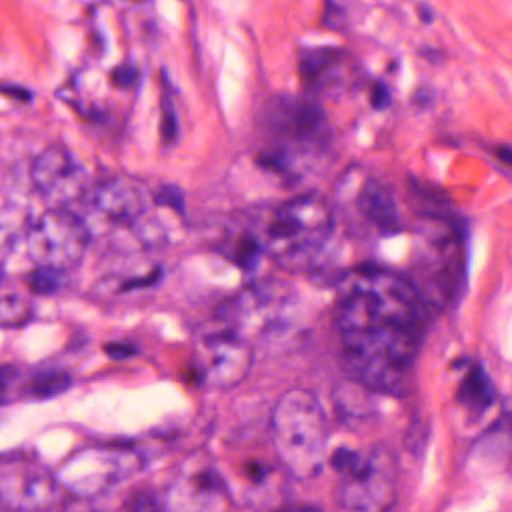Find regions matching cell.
I'll use <instances>...</instances> for the list:
<instances>
[{"label": "cell", "mask_w": 512, "mask_h": 512, "mask_svg": "<svg viewBox=\"0 0 512 512\" xmlns=\"http://www.w3.org/2000/svg\"><path fill=\"white\" fill-rule=\"evenodd\" d=\"M154 202L157 206H167L172 208L178 214L184 215L185 202L184 194L175 185H163L157 193L154 194Z\"/></svg>", "instance_id": "cell-21"}, {"label": "cell", "mask_w": 512, "mask_h": 512, "mask_svg": "<svg viewBox=\"0 0 512 512\" xmlns=\"http://www.w3.org/2000/svg\"><path fill=\"white\" fill-rule=\"evenodd\" d=\"M104 352L109 358L116 361H124V359L133 358L137 355V347L130 343H109L104 346Z\"/></svg>", "instance_id": "cell-25"}, {"label": "cell", "mask_w": 512, "mask_h": 512, "mask_svg": "<svg viewBox=\"0 0 512 512\" xmlns=\"http://www.w3.org/2000/svg\"><path fill=\"white\" fill-rule=\"evenodd\" d=\"M137 68L134 65L124 64L112 71L113 85L118 88H131L136 83Z\"/></svg>", "instance_id": "cell-24"}, {"label": "cell", "mask_w": 512, "mask_h": 512, "mask_svg": "<svg viewBox=\"0 0 512 512\" xmlns=\"http://www.w3.org/2000/svg\"><path fill=\"white\" fill-rule=\"evenodd\" d=\"M263 125L271 137L266 148L283 155L293 173L298 160L322 155L332 139V128L322 104L308 95L272 98L265 107Z\"/></svg>", "instance_id": "cell-4"}, {"label": "cell", "mask_w": 512, "mask_h": 512, "mask_svg": "<svg viewBox=\"0 0 512 512\" xmlns=\"http://www.w3.org/2000/svg\"><path fill=\"white\" fill-rule=\"evenodd\" d=\"M122 512H160L157 500L149 491H137L125 502Z\"/></svg>", "instance_id": "cell-23"}, {"label": "cell", "mask_w": 512, "mask_h": 512, "mask_svg": "<svg viewBox=\"0 0 512 512\" xmlns=\"http://www.w3.org/2000/svg\"><path fill=\"white\" fill-rule=\"evenodd\" d=\"M34 307L22 296H0V328H20L31 322Z\"/></svg>", "instance_id": "cell-18"}, {"label": "cell", "mask_w": 512, "mask_h": 512, "mask_svg": "<svg viewBox=\"0 0 512 512\" xmlns=\"http://www.w3.org/2000/svg\"><path fill=\"white\" fill-rule=\"evenodd\" d=\"M0 92H4L5 95H10V97L19 98V100H31V92L28 89L20 88V86H0Z\"/></svg>", "instance_id": "cell-28"}, {"label": "cell", "mask_w": 512, "mask_h": 512, "mask_svg": "<svg viewBox=\"0 0 512 512\" xmlns=\"http://www.w3.org/2000/svg\"><path fill=\"white\" fill-rule=\"evenodd\" d=\"M61 493L58 479L38 463H0V502L20 512H37L55 505Z\"/></svg>", "instance_id": "cell-9"}, {"label": "cell", "mask_w": 512, "mask_h": 512, "mask_svg": "<svg viewBox=\"0 0 512 512\" xmlns=\"http://www.w3.org/2000/svg\"><path fill=\"white\" fill-rule=\"evenodd\" d=\"M178 118H176L175 107L167 95L163 98V137L167 145H172L178 139Z\"/></svg>", "instance_id": "cell-22"}, {"label": "cell", "mask_w": 512, "mask_h": 512, "mask_svg": "<svg viewBox=\"0 0 512 512\" xmlns=\"http://www.w3.org/2000/svg\"><path fill=\"white\" fill-rule=\"evenodd\" d=\"M62 272L53 271L47 268H35L25 277L29 290L35 295L47 296L53 295L62 289Z\"/></svg>", "instance_id": "cell-20"}, {"label": "cell", "mask_w": 512, "mask_h": 512, "mask_svg": "<svg viewBox=\"0 0 512 512\" xmlns=\"http://www.w3.org/2000/svg\"><path fill=\"white\" fill-rule=\"evenodd\" d=\"M17 377V370L11 365L0 367V397L7 392V389L13 385Z\"/></svg>", "instance_id": "cell-27"}, {"label": "cell", "mask_w": 512, "mask_h": 512, "mask_svg": "<svg viewBox=\"0 0 512 512\" xmlns=\"http://www.w3.org/2000/svg\"><path fill=\"white\" fill-rule=\"evenodd\" d=\"M169 512H232L233 496L224 476L211 466L182 473L167 491Z\"/></svg>", "instance_id": "cell-11"}, {"label": "cell", "mask_w": 512, "mask_h": 512, "mask_svg": "<svg viewBox=\"0 0 512 512\" xmlns=\"http://www.w3.org/2000/svg\"><path fill=\"white\" fill-rule=\"evenodd\" d=\"M431 314L409 277L376 265L346 272L338 283L334 323L347 376L368 391L412 394Z\"/></svg>", "instance_id": "cell-1"}, {"label": "cell", "mask_w": 512, "mask_h": 512, "mask_svg": "<svg viewBox=\"0 0 512 512\" xmlns=\"http://www.w3.org/2000/svg\"><path fill=\"white\" fill-rule=\"evenodd\" d=\"M31 176L35 188L55 209H67L88 190V172L61 145L50 146L35 160Z\"/></svg>", "instance_id": "cell-10"}, {"label": "cell", "mask_w": 512, "mask_h": 512, "mask_svg": "<svg viewBox=\"0 0 512 512\" xmlns=\"http://www.w3.org/2000/svg\"><path fill=\"white\" fill-rule=\"evenodd\" d=\"M272 443L280 463L299 479L322 472L329 425L319 398L307 389L281 395L271 416Z\"/></svg>", "instance_id": "cell-3"}, {"label": "cell", "mask_w": 512, "mask_h": 512, "mask_svg": "<svg viewBox=\"0 0 512 512\" xmlns=\"http://www.w3.org/2000/svg\"><path fill=\"white\" fill-rule=\"evenodd\" d=\"M272 512H322V509L317 508L313 505H292L286 506V508L277 509Z\"/></svg>", "instance_id": "cell-29"}, {"label": "cell", "mask_w": 512, "mask_h": 512, "mask_svg": "<svg viewBox=\"0 0 512 512\" xmlns=\"http://www.w3.org/2000/svg\"><path fill=\"white\" fill-rule=\"evenodd\" d=\"M139 466V455L124 446L86 449L68 461L58 482L79 496H94L130 476Z\"/></svg>", "instance_id": "cell-8"}, {"label": "cell", "mask_w": 512, "mask_h": 512, "mask_svg": "<svg viewBox=\"0 0 512 512\" xmlns=\"http://www.w3.org/2000/svg\"><path fill=\"white\" fill-rule=\"evenodd\" d=\"M496 389L481 364L470 365L458 385L457 401L470 412L482 415L493 406Z\"/></svg>", "instance_id": "cell-15"}, {"label": "cell", "mask_w": 512, "mask_h": 512, "mask_svg": "<svg viewBox=\"0 0 512 512\" xmlns=\"http://www.w3.org/2000/svg\"><path fill=\"white\" fill-rule=\"evenodd\" d=\"M91 232L70 209L52 208L31 224L26 233L29 257L38 268L73 271L85 259Z\"/></svg>", "instance_id": "cell-6"}, {"label": "cell", "mask_w": 512, "mask_h": 512, "mask_svg": "<svg viewBox=\"0 0 512 512\" xmlns=\"http://www.w3.org/2000/svg\"><path fill=\"white\" fill-rule=\"evenodd\" d=\"M358 208L362 217L383 235L400 230V212L394 191L386 182L370 179L359 191Z\"/></svg>", "instance_id": "cell-14"}, {"label": "cell", "mask_w": 512, "mask_h": 512, "mask_svg": "<svg viewBox=\"0 0 512 512\" xmlns=\"http://www.w3.org/2000/svg\"><path fill=\"white\" fill-rule=\"evenodd\" d=\"M254 362V350L241 335L218 323L197 347V379L215 389L241 385Z\"/></svg>", "instance_id": "cell-7"}, {"label": "cell", "mask_w": 512, "mask_h": 512, "mask_svg": "<svg viewBox=\"0 0 512 512\" xmlns=\"http://www.w3.org/2000/svg\"><path fill=\"white\" fill-rule=\"evenodd\" d=\"M349 58L344 50L334 47H311L299 55V77L308 91V97L343 88Z\"/></svg>", "instance_id": "cell-12"}, {"label": "cell", "mask_w": 512, "mask_h": 512, "mask_svg": "<svg viewBox=\"0 0 512 512\" xmlns=\"http://www.w3.org/2000/svg\"><path fill=\"white\" fill-rule=\"evenodd\" d=\"M335 217L328 200L319 193L293 197L275 208L256 229L263 251L281 269L308 271L320 256L332 232Z\"/></svg>", "instance_id": "cell-2"}, {"label": "cell", "mask_w": 512, "mask_h": 512, "mask_svg": "<svg viewBox=\"0 0 512 512\" xmlns=\"http://www.w3.org/2000/svg\"><path fill=\"white\" fill-rule=\"evenodd\" d=\"M421 17L422 22L431 23V20H433V11H431V8L427 7V5H425V7H422Z\"/></svg>", "instance_id": "cell-31"}, {"label": "cell", "mask_w": 512, "mask_h": 512, "mask_svg": "<svg viewBox=\"0 0 512 512\" xmlns=\"http://www.w3.org/2000/svg\"><path fill=\"white\" fill-rule=\"evenodd\" d=\"M71 385L73 379L65 371H46L32 380L31 392L38 398L56 397L67 392Z\"/></svg>", "instance_id": "cell-19"}, {"label": "cell", "mask_w": 512, "mask_h": 512, "mask_svg": "<svg viewBox=\"0 0 512 512\" xmlns=\"http://www.w3.org/2000/svg\"><path fill=\"white\" fill-rule=\"evenodd\" d=\"M28 209L17 203L0 202V250H7L16 244L20 236L28 233L31 224L26 223Z\"/></svg>", "instance_id": "cell-17"}, {"label": "cell", "mask_w": 512, "mask_h": 512, "mask_svg": "<svg viewBox=\"0 0 512 512\" xmlns=\"http://www.w3.org/2000/svg\"><path fill=\"white\" fill-rule=\"evenodd\" d=\"M95 202L107 217L131 226L148 211L145 191L133 179H110L98 188Z\"/></svg>", "instance_id": "cell-13"}, {"label": "cell", "mask_w": 512, "mask_h": 512, "mask_svg": "<svg viewBox=\"0 0 512 512\" xmlns=\"http://www.w3.org/2000/svg\"><path fill=\"white\" fill-rule=\"evenodd\" d=\"M332 466L343 476L338 503L343 512H391L397 490V460L391 449L377 446L367 454L341 448Z\"/></svg>", "instance_id": "cell-5"}, {"label": "cell", "mask_w": 512, "mask_h": 512, "mask_svg": "<svg viewBox=\"0 0 512 512\" xmlns=\"http://www.w3.org/2000/svg\"><path fill=\"white\" fill-rule=\"evenodd\" d=\"M221 251L244 272L256 271L263 254H265L259 233L253 227L248 226L245 229L232 230L224 238Z\"/></svg>", "instance_id": "cell-16"}, {"label": "cell", "mask_w": 512, "mask_h": 512, "mask_svg": "<svg viewBox=\"0 0 512 512\" xmlns=\"http://www.w3.org/2000/svg\"><path fill=\"white\" fill-rule=\"evenodd\" d=\"M370 103L374 110H385L391 104V92L383 83H376L373 86Z\"/></svg>", "instance_id": "cell-26"}, {"label": "cell", "mask_w": 512, "mask_h": 512, "mask_svg": "<svg viewBox=\"0 0 512 512\" xmlns=\"http://www.w3.org/2000/svg\"><path fill=\"white\" fill-rule=\"evenodd\" d=\"M511 149H509V146H500L499 151H497V157L500 158V160L505 161L506 164H511Z\"/></svg>", "instance_id": "cell-30"}]
</instances>
